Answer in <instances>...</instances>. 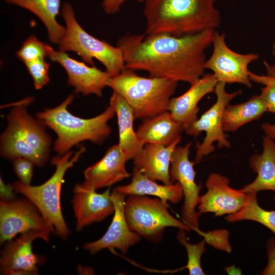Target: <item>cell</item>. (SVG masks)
Listing matches in <instances>:
<instances>
[{"label":"cell","mask_w":275,"mask_h":275,"mask_svg":"<svg viewBox=\"0 0 275 275\" xmlns=\"http://www.w3.org/2000/svg\"><path fill=\"white\" fill-rule=\"evenodd\" d=\"M146 34L183 36L215 30L221 17L213 0H146Z\"/></svg>","instance_id":"2"},{"label":"cell","mask_w":275,"mask_h":275,"mask_svg":"<svg viewBox=\"0 0 275 275\" xmlns=\"http://www.w3.org/2000/svg\"><path fill=\"white\" fill-rule=\"evenodd\" d=\"M109 189L108 188L99 194L81 184L75 185L72 203L77 231L92 223L100 222L114 213L115 206Z\"/></svg>","instance_id":"17"},{"label":"cell","mask_w":275,"mask_h":275,"mask_svg":"<svg viewBox=\"0 0 275 275\" xmlns=\"http://www.w3.org/2000/svg\"><path fill=\"white\" fill-rule=\"evenodd\" d=\"M268 262L261 275H275V237L269 239L266 245Z\"/></svg>","instance_id":"34"},{"label":"cell","mask_w":275,"mask_h":275,"mask_svg":"<svg viewBox=\"0 0 275 275\" xmlns=\"http://www.w3.org/2000/svg\"><path fill=\"white\" fill-rule=\"evenodd\" d=\"M257 193H249L246 201L237 212L229 214L225 219L229 222L250 220L258 222L269 229L275 235V210H266L261 207ZM275 202V197L273 198Z\"/></svg>","instance_id":"27"},{"label":"cell","mask_w":275,"mask_h":275,"mask_svg":"<svg viewBox=\"0 0 275 275\" xmlns=\"http://www.w3.org/2000/svg\"><path fill=\"white\" fill-rule=\"evenodd\" d=\"M29 74L32 76L34 86L36 90H40L49 81V69L50 64L45 59L24 63Z\"/></svg>","instance_id":"30"},{"label":"cell","mask_w":275,"mask_h":275,"mask_svg":"<svg viewBox=\"0 0 275 275\" xmlns=\"http://www.w3.org/2000/svg\"><path fill=\"white\" fill-rule=\"evenodd\" d=\"M47 57L64 68L67 74L68 84L74 88L75 93L102 96L103 90L107 87V81L111 77L106 71L89 66L84 62L71 58L65 52L54 50L50 46Z\"/></svg>","instance_id":"14"},{"label":"cell","mask_w":275,"mask_h":275,"mask_svg":"<svg viewBox=\"0 0 275 275\" xmlns=\"http://www.w3.org/2000/svg\"><path fill=\"white\" fill-rule=\"evenodd\" d=\"M139 2H145L146 0H138Z\"/></svg>","instance_id":"41"},{"label":"cell","mask_w":275,"mask_h":275,"mask_svg":"<svg viewBox=\"0 0 275 275\" xmlns=\"http://www.w3.org/2000/svg\"><path fill=\"white\" fill-rule=\"evenodd\" d=\"M261 128L265 135L275 141V124L265 123L262 124Z\"/></svg>","instance_id":"38"},{"label":"cell","mask_w":275,"mask_h":275,"mask_svg":"<svg viewBox=\"0 0 275 275\" xmlns=\"http://www.w3.org/2000/svg\"><path fill=\"white\" fill-rule=\"evenodd\" d=\"M128 0H103L102 8L107 14H114L120 10L122 4Z\"/></svg>","instance_id":"37"},{"label":"cell","mask_w":275,"mask_h":275,"mask_svg":"<svg viewBox=\"0 0 275 275\" xmlns=\"http://www.w3.org/2000/svg\"><path fill=\"white\" fill-rule=\"evenodd\" d=\"M212 44L213 51L205 63V69L212 71L218 82L237 83L250 88L252 81L249 66L259 58L256 53H240L228 46L225 34L214 32Z\"/></svg>","instance_id":"10"},{"label":"cell","mask_w":275,"mask_h":275,"mask_svg":"<svg viewBox=\"0 0 275 275\" xmlns=\"http://www.w3.org/2000/svg\"><path fill=\"white\" fill-rule=\"evenodd\" d=\"M15 174L19 181L24 184L30 185L33 175L34 163L29 159L17 157L12 160Z\"/></svg>","instance_id":"32"},{"label":"cell","mask_w":275,"mask_h":275,"mask_svg":"<svg viewBox=\"0 0 275 275\" xmlns=\"http://www.w3.org/2000/svg\"><path fill=\"white\" fill-rule=\"evenodd\" d=\"M49 46L40 41L35 36L32 35L23 42L16 56L23 63L45 59Z\"/></svg>","instance_id":"29"},{"label":"cell","mask_w":275,"mask_h":275,"mask_svg":"<svg viewBox=\"0 0 275 275\" xmlns=\"http://www.w3.org/2000/svg\"><path fill=\"white\" fill-rule=\"evenodd\" d=\"M167 202L159 198L128 195L124 213L129 228L149 241L157 242L162 239L165 228L175 227L185 231L190 227L173 217L169 212Z\"/></svg>","instance_id":"8"},{"label":"cell","mask_w":275,"mask_h":275,"mask_svg":"<svg viewBox=\"0 0 275 275\" xmlns=\"http://www.w3.org/2000/svg\"><path fill=\"white\" fill-rule=\"evenodd\" d=\"M36 231L50 234L51 231L36 206L28 198L0 201V242L18 234Z\"/></svg>","instance_id":"11"},{"label":"cell","mask_w":275,"mask_h":275,"mask_svg":"<svg viewBox=\"0 0 275 275\" xmlns=\"http://www.w3.org/2000/svg\"><path fill=\"white\" fill-rule=\"evenodd\" d=\"M214 2L216 1V0H213Z\"/></svg>","instance_id":"42"},{"label":"cell","mask_w":275,"mask_h":275,"mask_svg":"<svg viewBox=\"0 0 275 275\" xmlns=\"http://www.w3.org/2000/svg\"><path fill=\"white\" fill-rule=\"evenodd\" d=\"M127 160L118 144L109 147L104 156L84 172V187L96 190L109 187L131 176L126 169Z\"/></svg>","instance_id":"18"},{"label":"cell","mask_w":275,"mask_h":275,"mask_svg":"<svg viewBox=\"0 0 275 275\" xmlns=\"http://www.w3.org/2000/svg\"><path fill=\"white\" fill-rule=\"evenodd\" d=\"M33 100L30 96L11 104L7 127L0 136V154L11 161L26 158L42 167L49 159L52 140L46 126L28 112V107Z\"/></svg>","instance_id":"3"},{"label":"cell","mask_w":275,"mask_h":275,"mask_svg":"<svg viewBox=\"0 0 275 275\" xmlns=\"http://www.w3.org/2000/svg\"><path fill=\"white\" fill-rule=\"evenodd\" d=\"M185 230L179 229L177 238L187 251L188 261L185 268L188 269L190 275H204L205 273L201 264L202 255L206 251V241L204 239L196 244L187 241Z\"/></svg>","instance_id":"28"},{"label":"cell","mask_w":275,"mask_h":275,"mask_svg":"<svg viewBox=\"0 0 275 275\" xmlns=\"http://www.w3.org/2000/svg\"><path fill=\"white\" fill-rule=\"evenodd\" d=\"M190 142L184 146H177L172 157L170 176L172 181H177L183 194L184 202L181 209L183 222L191 230L199 229L201 213L196 210L199 203L201 185L195 182V162L189 159Z\"/></svg>","instance_id":"12"},{"label":"cell","mask_w":275,"mask_h":275,"mask_svg":"<svg viewBox=\"0 0 275 275\" xmlns=\"http://www.w3.org/2000/svg\"><path fill=\"white\" fill-rule=\"evenodd\" d=\"M263 64L267 75H258L250 71L249 76L251 80L264 85L270 84L275 86V65H270L266 61H263Z\"/></svg>","instance_id":"33"},{"label":"cell","mask_w":275,"mask_h":275,"mask_svg":"<svg viewBox=\"0 0 275 275\" xmlns=\"http://www.w3.org/2000/svg\"><path fill=\"white\" fill-rule=\"evenodd\" d=\"M50 234L33 231L20 234L6 242L0 257L1 273L6 275L38 274V265L45 261L44 258L34 253L32 242L40 238L46 242Z\"/></svg>","instance_id":"13"},{"label":"cell","mask_w":275,"mask_h":275,"mask_svg":"<svg viewBox=\"0 0 275 275\" xmlns=\"http://www.w3.org/2000/svg\"><path fill=\"white\" fill-rule=\"evenodd\" d=\"M226 85V84L222 82L217 83L214 90L216 102L184 130L187 134L194 136H199L202 131L206 133L202 142L197 144L195 163L200 162L204 156L214 151L213 143L215 142H217V145L220 148L231 147L228 135L223 129V114L230 101L241 95L242 91L238 90L231 93L227 92Z\"/></svg>","instance_id":"9"},{"label":"cell","mask_w":275,"mask_h":275,"mask_svg":"<svg viewBox=\"0 0 275 275\" xmlns=\"http://www.w3.org/2000/svg\"><path fill=\"white\" fill-rule=\"evenodd\" d=\"M114 206V215L104 235L99 239L84 244L82 248L91 254L107 249H118L126 253L128 249L138 243L141 236L132 231L128 225L125 213L124 204L127 195L115 188L111 193Z\"/></svg>","instance_id":"16"},{"label":"cell","mask_w":275,"mask_h":275,"mask_svg":"<svg viewBox=\"0 0 275 275\" xmlns=\"http://www.w3.org/2000/svg\"><path fill=\"white\" fill-rule=\"evenodd\" d=\"M81 146L73 154L69 151L62 156L51 159L56 169L52 175L44 183L38 186L26 185L19 181L13 183L15 193L23 195L38 209L49 227L51 233L66 239L70 231L62 214L61 207V191L66 171L73 166L85 152Z\"/></svg>","instance_id":"6"},{"label":"cell","mask_w":275,"mask_h":275,"mask_svg":"<svg viewBox=\"0 0 275 275\" xmlns=\"http://www.w3.org/2000/svg\"><path fill=\"white\" fill-rule=\"evenodd\" d=\"M215 30L183 36L167 33L126 35L117 43L125 69L143 70L149 76L194 83L204 75L205 50Z\"/></svg>","instance_id":"1"},{"label":"cell","mask_w":275,"mask_h":275,"mask_svg":"<svg viewBox=\"0 0 275 275\" xmlns=\"http://www.w3.org/2000/svg\"><path fill=\"white\" fill-rule=\"evenodd\" d=\"M7 3L15 5L31 12L38 17L45 25L49 41L58 44L63 38L65 27L57 20L60 13L61 0H4Z\"/></svg>","instance_id":"24"},{"label":"cell","mask_w":275,"mask_h":275,"mask_svg":"<svg viewBox=\"0 0 275 275\" xmlns=\"http://www.w3.org/2000/svg\"><path fill=\"white\" fill-rule=\"evenodd\" d=\"M255 179L241 189L246 194L262 190L275 191V143L268 136H263V151L254 153L249 159Z\"/></svg>","instance_id":"23"},{"label":"cell","mask_w":275,"mask_h":275,"mask_svg":"<svg viewBox=\"0 0 275 275\" xmlns=\"http://www.w3.org/2000/svg\"><path fill=\"white\" fill-rule=\"evenodd\" d=\"M259 95L267 106V112L275 114V86L267 84Z\"/></svg>","instance_id":"35"},{"label":"cell","mask_w":275,"mask_h":275,"mask_svg":"<svg viewBox=\"0 0 275 275\" xmlns=\"http://www.w3.org/2000/svg\"><path fill=\"white\" fill-rule=\"evenodd\" d=\"M217 82L213 73L204 74L185 93L171 99L168 111L181 124L183 130L198 119V103L205 95L214 92Z\"/></svg>","instance_id":"19"},{"label":"cell","mask_w":275,"mask_h":275,"mask_svg":"<svg viewBox=\"0 0 275 275\" xmlns=\"http://www.w3.org/2000/svg\"><path fill=\"white\" fill-rule=\"evenodd\" d=\"M229 179L225 176L211 173L205 182L207 191L200 196L198 206L201 213L211 212L215 216L233 214L244 206L248 194L241 189L230 185Z\"/></svg>","instance_id":"15"},{"label":"cell","mask_w":275,"mask_h":275,"mask_svg":"<svg viewBox=\"0 0 275 275\" xmlns=\"http://www.w3.org/2000/svg\"><path fill=\"white\" fill-rule=\"evenodd\" d=\"M267 112L266 103L260 95H255L239 104H229L223 114V130L234 132L244 125L259 119Z\"/></svg>","instance_id":"26"},{"label":"cell","mask_w":275,"mask_h":275,"mask_svg":"<svg viewBox=\"0 0 275 275\" xmlns=\"http://www.w3.org/2000/svg\"><path fill=\"white\" fill-rule=\"evenodd\" d=\"M15 192L13 184H6L2 177L0 178V197L1 200L10 201L15 198Z\"/></svg>","instance_id":"36"},{"label":"cell","mask_w":275,"mask_h":275,"mask_svg":"<svg viewBox=\"0 0 275 275\" xmlns=\"http://www.w3.org/2000/svg\"><path fill=\"white\" fill-rule=\"evenodd\" d=\"M109 105L117 115L119 130L118 145L127 160L132 159L142 150L144 143L134 129V112L132 107L118 93L113 91Z\"/></svg>","instance_id":"21"},{"label":"cell","mask_w":275,"mask_h":275,"mask_svg":"<svg viewBox=\"0 0 275 275\" xmlns=\"http://www.w3.org/2000/svg\"><path fill=\"white\" fill-rule=\"evenodd\" d=\"M272 53L275 59V40L274 41L272 45Z\"/></svg>","instance_id":"40"},{"label":"cell","mask_w":275,"mask_h":275,"mask_svg":"<svg viewBox=\"0 0 275 275\" xmlns=\"http://www.w3.org/2000/svg\"><path fill=\"white\" fill-rule=\"evenodd\" d=\"M182 130L181 124L168 111L143 119L136 132L144 145L155 144L168 146L181 139Z\"/></svg>","instance_id":"22"},{"label":"cell","mask_w":275,"mask_h":275,"mask_svg":"<svg viewBox=\"0 0 275 275\" xmlns=\"http://www.w3.org/2000/svg\"><path fill=\"white\" fill-rule=\"evenodd\" d=\"M181 139L169 146L145 144L132 159L133 171H139L154 181L166 185L174 183L170 176V169L173 152Z\"/></svg>","instance_id":"20"},{"label":"cell","mask_w":275,"mask_h":275,"mask_svg":"<svg viewBox=\"0 0 275 275\" xmlns=\"http://www.w3.org/2000/svg\"><path fill=\"white\" fill-rule=\"evenodd\" d=\"M155 181L139 171H133L130 183L115 188L127 196H153L163 201L174 204L180 202L183 197L182 190L178 183L161 185Z\"/></svg>","instance_id":"25"},{"label":"cell","mask_w":275,"mask_h":275,"mask_svg":"<svg viewBox=\"0 0 275 275\" xmlns=\"http://www.w3.org/2000/svg\"><path fill=\"white\" fill-rule=\"evenodd\" d=\"M107 87L120 95L133 110L135 119H144L168 111L177 82L162 77H143L124 69L107 81Z\"/></svg>","instance_id":"5"},{"label":"cell","mask_w":275,"mask_h":275,"mask_svg":"<svg viewBox=\"0 0 275 275\" xmlns=\"http://www.w3.org/2000/svg\"><path fill=\"white\" fill-rule=\"evenodd\" d=\"M77 272L81 274H93L95 271L91 267L79 266L77 268Z\"/></svg>","instance_id":"39"},{"label":"cell","mask_w":275,"mask_h":275,"mask_svg":"<svg viewBox=\"0 0 275 275\" xmlns=\"http://www.w3.org/2000/svg\"><path fill=\"white\" fill-rule=\"evenodd\" d=\"M62 15L66 31L58 44L59 51H74L90 66L94 65L95 59L103 64L111 77L118 75L125 69L121 49L87 33L77 22L73 8L69 3L63 5Z\"/></svg>","instance_id":"7"},{"label":"cell","mask_w":275,"mask_h":275,"mask_svg":"<svg viewBox=\"0 0 275 275\" xmlns=\"http://www.w3.org/2000/svg\"><path fill=\"white\" fill-rule=\"evenodd\" d=\"M195 231L204 237L206 243L214 248L228 253L232 251L229 241V233L228 230L220 229L204 232L197 229Z\"/></svg>","instance_id":"31"},{"label":"cell","mask_w":275,"mask_h":275,"mask_svg":"<svg viewBox=\"0 0 275 275\" xmlns=\"http://www.w3.org/2000/svg\"><path fill=\"white\" fill-rule=\"evenodd\" d=\"M74 98V95L71 94L59 105L36 115L38 120L56 133L57 138L53 149L58 155H63L84 141L101 144L112 132L108 122L114 117L115 113L111 105L98 116L85 119L69 111L68 107Z\"/></svg>","instance_id":"4"}]
</instances>
